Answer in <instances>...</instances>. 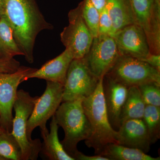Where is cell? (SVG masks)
I'll list each match as a JSON object with an SVG mask.
<instances>
[{"mask_svg": "<svg viewBox=\"0 0 160 160\" xmlns=\"http://www.w3.org/2000/svg\"><path fill=\"white\" fill-rule=\"evenodd\" d=\"M4 16L26 61L32 64L38 35L43 30H51L53 26L46 21L36 0H4Z\"/></svg>", "mask_w": 160, "mask_h": 160, "instance_id": "cell-1", "label": "cell"}, {"mask_svg": "<svg viewBox=\"0 0 160 160\" xmlns=\"http://www.w3.org/2000/svg\"><path fill=\"white\" fill-rule=\"evenodd\" d=\"M104 77L100 80L94 92L82 102L91 130L90 137L85 141V144L94 149L96 155L101 154L109 144H118V131L110 125L106 111L103 93Z\"/></svg>", "mask_w": 160, "mask_h": 160, "instance_id": "cell-2", "label": "cell"}, {"mask_svg": "<svg viewBox=\"0 0 160 160\" xmlns=\"http://www.w3.org/2000/svg\"><path fill=\"white\" fill-rule=\"evenodd\" d=\"M83 99L62 102L54 115L58 125L65 132L64 139L61 142L65 151L73 158L78 151V144L88 139L91 133L82 106Z\"/></svg>", "mask_w": 160, "mask_h": 160, "instance_id": "cell-3", "label": "cell"}, {"mask_svg": "<svg viewBox=\"0 0 160 160\" xmlns=\"http://www.w3.org/2000/svg\"><path fill=\"white\" fill-rule=\"evenodd\" d=\"M39 97H32L23 89L18 90L17 96L13 105L15 115L12 120V131L19 144L22 160L38 159L42 148L39 139L30 140L26 134L27 122L34 109Z\"/></svg>", "mask_w": 160, "mask_h": 160, "instance_id": "cell-4", "label": "cell"}, {"mask_svg": "<svg viewBox=\"0 0 160 160\" xmlns=\"http://www.w3.org/2000/svg\"><path fill=\"white\" fill-rule=\"evenodd\" d=\"M106 75L128 88L150 82L160 84V71L142 60L126 56H120Z\"/></svg>", "mask_w": 160, "mask_h": 160, "instance_id": "cell-5", "label": "cell"}, {"mask_svg": "<svg viewBox=\"0 0 160 160\" xmlns=\"http://www.w3.org/2000/svg\"><path fill=\"white\" fill-rule=\"evenodd\" d=\"M63 89L64 85L60 83L46 81V90L38 99L27 122L26 134L29 140H32V134L37 127H39L42 138L49 133L46 123L62 103Z\"/></svg>", "mask_w": 160, "mask_h": 160, "instance_id": "cell-6", "label": "cell"}, {"mask_svg": "<svg viewBox=\"0 0 160 160\" xmlns=\"http://www.w3.org/2000/svg\"><path fill=\"white\" fill-rule=\"evenodd\" d=\"M37 69L20 66L11 73L0 72V127L5 132L12 131V109L20 84L28 79L29 75Z\"/></svg>", "mask_w": 160, "mask_h": 160, "instance_id": "cell-7", "label": "cell"}, {"mask_svg": "<svg viewBox=\"0 0 160 160\" xmlns=\"http://www.w3.org/2000/svg\"><path fill=\"white\" fill-rule=\"evenodd\" d=\"M100 79L91 72L84 58L73 59L66 74L62 102L88 97L94 92Z\"/></svg>", "mask_w": 160, "mask_h": 160, "instance_id": "cell-8", "label": "cell"}, {"mask_svg": "<svg viewBox=\"0 0 160 160\" xmlns=\"http://www.w3.org/2000/svg\"><path fill=\"white\" fill-rule=\"evenodd\" d=\"M68 18L69 25L60 34L61 42L74 59L82 58L89 52L94 37L83 19L81 3L69 12Z\"/></svg>", "mask_w": 160, "mask_h": 160, "instance_id": "cell-9", "label": "cell"}, {"mask_svg": "<svg viewBox=\"0 0 160 160\" xmlns=\"http://www.w3.org/2000/svg\"><path fill=\"white\" fill-rule=\"evenodd\" d=\"M136 24L145 31L150 52L160 53V0H129Z\"/></svg>", "mask_w": 160, "mask_h": 160, "instance_id": "cell-10", "label": "cell"}, {"mask_svg": "<svg viewBox=\"0 0 160 160\" xmlns=\"http://www.w3.org/2000/svg\"><path fill=\"white\" fill-rule=\"evenodd\" d=\"M120 56L112 37L98 36L93 38L89 52L83 58L91 72L100 79L113 67Z\"/></svg>", "mask_w": 160, "mask_h": 160, "instance_id": "cell-11", "label": "cell"}, {"mask_svg": "<svg viewBox=\"0 0 160 160\" xmlns=\"http://www.w3.org/2000/svg\"><path fill=\"white\" fill-rule=\"evenodd\" d=\"M112 37L121 56L132 57L142 60L150 53L146 33L142 28L136 23L120 29Z\"/></svg>", "mask_w": 160, "mask_h": 160, "instance_id": "cell-12", "label": "cell"}, {"mask_svg": "<svg viewBox=\"0 0 160 160\" xmlns=\"http://www.w3.org/2000/svg\"><path fill=\"white\" fill-rule=\"evenodd\" d=\"M103 93L107 115L110 125L118 131L121 126V112L127 98L129 88L105 75Z\"/></svg>", "mask_w": 160, "mask_h": 160, "instance_id": "cell-13", "label": "cell"}, {"mask_svg": "<svg viewBox=\"0 0 160 160\" xmlns=\"http://www.w3.org/2000/svg\"><path fill=\"white\" fill-rule=\"evenodd\" d=\"M118 144L149 152L152 145L146 125L142 119H133L121 123L118 130Z\"/></svg>", "mask_w": 160, "mask_h": 160, "instance_id": "cell-14", "label": "cell"}, {"mask_svg": "<svg viewBox=\"0 0 160 160\" xmlns=\"http://www.w3.org/2000/svg\"><path fill=\"white\" fill-rule=\"evenodd\" d=\"M74 57L67 49L54 58L46 62L39 69L29 75L28 79L36 78L64 85L67 71Z\"/></svg>", "mask_w": 160, "mask_h": 160, "instance_id": "cell-15", "label": "cell"}, {"mask_svg": "<svg viewBox=\"0 0 160 160\" xmlns=\"http://www.w3.org/2000/svg\"><path fill=\"white\" fill-rule=\"evenodd\" d=\"M59 127L53 115L50 124V132L43 138L41 152L48 160H75L65 151L59 140Z\"/></svg>", "mask_w": 160, "mask_h": 160, "instance_id": "cell-16", "label": "cell"}, {"mask_svg": "<svg viewBox=\"0 0 160 160\" xmlns=\"http://www.w3.org/2000/svg\"><path fill=\"white\" fill-rule=\"evenodd\" d=\"M106 6L112 20L113 35L125 26L136 23L129 0H106Z\"/></svg>", "mask_w": 160, "mask_h": 160, "instance_id": "cell-17", "label": "cell"}, {"mask_svg": "<svg viewBox=\"0 0 160 160\" xmlns=\"http://www.w3.org/2000/svg\"><path fill=\"white\" fill-rule=\"evenodd\" d=\"M146 105L138 86L129 88L127 98L121 112V125L124 121L133 119H142Z\"/></svg>", "mask_w": 160, "mask_h": 160, "instance_id": "cell-18", "label": "cell"}, {"mask_svg": "<svg viewBox=\"0 0 160 160\" xmlns=\"http://www.w3.org/2000/svg\"><path fill=\"white\" fill-rule=\"evenodd\" d=\"M100 155L109 160H160V157L154 158L142 150L130 148L117 143L109 144Z\"/></svg>", "mask_w": 160, "mask_h": 160, "instance_id": "cell-19", "label": "cell"}, {"mask_svg": "<svg viewBox=\"0 0 160 160\" xmlns=\"http://www.w3.org/2000/svg\"><path fill=\"white\" fill-rule=\"evenodd\" d=\"M0 54L2 58L7 59L24 56L15 40L12 28L4 15L0 18Z\"/></svg>", "mask_w": 160, "mask_h": 160, "instance_id": "cell-20", "label": "cell"}, {"mask_svg": "<svg viewBox=\"0 0 160 160\" xmlns=\"http://www.w3.org/2000/svg\"><path fill=\"white\" fill-rule=\"evenodd\" d=\"M0 158L2 160H22L19 144L12 133H0Z\"/></svg>", "mask_w": 160, "mask_h": 160, "instance_id": "cell-21", "label": "cell"}, {"mask_svg": "<svg viewBox=\"0 0 160 160\" xmlns=\"http://www.w3.org/2000/svg\"><path fill=\"white\" fill-rule=\"evenodd\" d=\"M142 120L152 144H154L160 138V107L146 105Z\"/></svg>", "mask_w": 160, "mask_h": 160, "instance_id": "cell-22", "label": "cell"}, {"mask_svg": "<svg viewBox=\"0 0 160 160\" xmlns=\"http://www.w3.org/2000/svg\"><path fill=\"white\" fill-rule=\"evenodd\" d=\"M80 3L83 19L93 37H97L98 35L100 12L93 5L91 0H83Z\"/></svg>", "mask_w": 160, "mask_h": 160, "instance_id": "cell-23", "label": "cell"}, {"mask_svg": "<svg viewBox=\"0 0 160 160\" xmlns=\"http://www.w3.org/2000/svg\"><path fill=\"white\" fill-rule=\"evenodd\" d=\"M138 87L146 105L160 107V84L150 82Z\"/></svg>", "mask_w": 160, "mask_h": 160, "instance_id": "cell-24", "label": "cell"}, {"mask_svg": "<svg viewBox=\"0 0 160 160\" xmlns=\"http://www.w3.org/2000/svg\"><path fill=\"white\" fill-rule=\"evenodd\" d=\"M113 33V24L106 6L100 12L98 36H111Z\"/></svg>", "mask_w": 160, "mask_h": 160, "instance_id": "cell-25", "label": "cell"}, {"mask_svg": "<svg viewBox=\"0 0 160 160\" xmlns=\"http://www.w3.org/2000/svg\"><path fill=\"white\" fill-rule=\"evenodd\" d=\"M19 62L14 59L0 58V72L11 73L14 72L19 68Z\"/></svg>", "mask_w": 160, "mask_h": 160, "instance_id": "cell-26", "label": "cell"}, {"mask_svg": "<svg viewBox=\"0 0 160 160\" xmlns=\"http://www.w3.org/2000/svg\"><path fill=\"white\" fill-rule=\"evenodd\" d=\"M142 61L148 63L150 66L160 72V54L150 52Z\"/></svg>", "mask_w": 160, "mask_h": 160, "instance_id": "cell-27", "label": "cell"}, {"mask_svg": "<svg viewBox=\"0 0 160 160\" xmlns=\"http://www.w3.org/2000/svg\"><path fill=\"white\" fill-rule=\"evenodd\" d=\"M73 158L75 160H109L108 158L100 155H96L93 156L86 155L79 151L77 152Z\"/></svg>", "mask_w": 160, "mask_h": 160, "instance_id": "cell-28", "label": "cell"}, {"mask_svg": "<svg viewBox=\"0 0 160 160\" xmlns=\"http://www.w3.org/2000/svg\"><path fill=\"white\" fill-rule=\"evenodd\" d=\"M92 4L99 12L105 8L106 5V0H91Z\"/></svg>", "mask_w": 160, "mask_h": 160, "instance_id": "cell-29", "label": "cell"}, {"mask_svg": "<svg viewBox=\"0 0 160 160\" xmlns=\"http://www.w3.org/2000/svg\"><path fill=\"white\" fill-rule=\"evenodd\" d=\"M4 14V0H0V18Z\"/></svg>", "mask_w": 160, "mask_h": 160, "instance_id": "cell-30", "label": "cell"}, {"mask_svg": "<svg viewBox=\"0 0 160 160\" xmlns=\"http://www.w3.org/2000/svg\"><path fill=\"white\" fill-rule=\"evenodd\" d=\"M4 132V131H3L2 129H1V127H0V133H2V132Z\"/></svg>", "mask_w": 160, "mask_h": 160, "instance_id": "cell-31", "label": "cell"}, {"mask_svg": "<svg viewBox=\"0 0 160 160\" xmlns=\"http://www.w3.org/2000/svg\"><path fill=\"white\" fill-rule=\"evenodd\" d=\"M0 58H2V56H1V54H0Z\"/></svg>", "mask_w": 160, "mask_h": 160, "instance_id": "cell-32", "label": "cell"}, {"mask_svg": "<svg viewBox=\"0 0 160 160\" xmlns=\"http://www.w3.org/2000/svg\"><path fill=\"white\" fill-rule=\"evenodd\" d=\"M0 160H2V159H1V158H0Z\"/></svg>", "mask_w": 160, "mask_h": 160, "instance_id": "cell-33", "label": "cell"}]
</instances>
